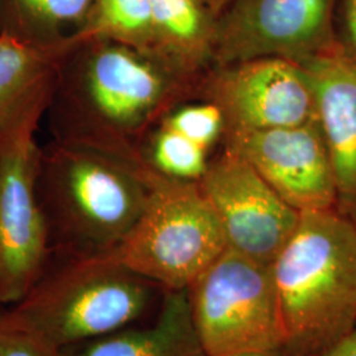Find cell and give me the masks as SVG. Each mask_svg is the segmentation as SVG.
<instances>
[{
	"mask_svg": "<svg viewBox=\"0 0 356 356\" xmlns=\"http://www.w3.org/2000/svg\"><path fill=\"white\" fill-rule=\"evenodd\" d=\"M344 216H350L356 223V201L354 202V204L348 209V211L344 213Z\"/></svg>",
	"mask_w": 356,
	"mask_h": 356,
	"instance_id": "24",
	"label": "cell"
},
{
	"mask_svg": "<svg viewBox=\"0 0 356 356\" xmlns=\"http://www.w3.org/2000/svg\"><path fill=\"white\" fill-rule=\"evenodd\" d=\"M335 0H232L216 19L219 66L276 57L302 64L332 47Z\"/></svg>",
	"mask_w": 356,
	"mask_h": 356,
	"instance_id": "7",
	"label": "cell"
},
{
	"mask_svg": "<svg viewBox=\"0 0 356 356\" xmlns=\"http://www.w3.org/2000/svg\"><path fill=\"white\" fill-rule=\"evenodd\" d=\"M241 154L281 198L300 213L337 209L338 186L318 122L229 134Z\"/></svg>",
	"mask_w": 356,
	"mask_h": 356,
	"instance_id": "11",
	"label": "cell"
},
{
	"mask_svg": "<svg viewBox=\"0 0 356 356\" xmlns=\"http://www.w3.org/2000/svg\"><path fill=\"white\" fill-rule=\"evenodd\" d=\"M61 356H207L191 321L186 291L166 292L149 323L115 331Z\"/></svg>",
	"mask_w": 356,
	"mask_h": 356,
	"instance_id": "14",
	"label": "cell"
},
{
	"mask_svg": "<svg viewBox=\"0 0 356 356\" xmlns=\"http://www.w3.org/2000/svg\"><path fill=\"white\" fill-rule=\"evenodd\" d=\"M36 185L51 254L69 256L113 252L140 218L149 191L135 163L53 139L40 147Z\"/></svg>",
	"mask_w": 356,
	"mask_h": 356,
	"instance_id": "4",
	"label": "cell"
},
{
	"mask_svg": "<svg viewBox=\"0 0 356 356\" xmlns=\"http://www.w3.org/2000/svg\"><path fill=\"white\" fill-rule=\"evenodd\" d=\"M134 161L143 172L194 182L204 177L209 168L207 149L157 120L143 136Z\"/></svg>",
	"mask_w": 356,
	"mask_h": 356,
	"instance_id": "17",
	"label": "cell"
},
{
	"mask_svg": "<svg viewBox=\"0 0 356 356\" xmlns=\"http://www.w3.org/2000/svg\"><path fill=\"white\" fill-rule=\"evenodd\" d=\"M281 356H319L356 330V223L338 209L301 213L270 264Z\"/></svg>",
	"mask_w": 356,
	"mask_h": 356,
	"instance_id": "2",
	"label": "cell"
},
{
	"mask_svg": "<svg viewBox=\"0 0 356 356\" xmlns=\"http://www.w3.org/2000/svg\"><path fill=\"white\" fill-rule=\"evenodd\" d=\"M0 356H61L32 332L13 326L0 316Z\"/></svg>",
	"mask_w": 356,
	"mask_h": 356,
	"instance_id": "20",
	"label": "cell"
},
{
	"mask_svg": "<svg viewBox=\"0 0 356 356\" xmlns=\"http://www.w3.org/2000/svg\"><path fill=\"white\" fill-rule=\"evenodd\" d=\"M60 51L0 33V151L38 131L51 102Z\"/></svg>",
	"mask_w": 356,
	"mask_h": 356,
	"instance_id": "13",
	"label": "cell"
},
{
	"mask_svg": "<svg viewBox=\"0 0 356 356\" xmlns=\"http://www.w3.org/2000/svg\"><path fill=\"white\" fill-rule=\"evenodd\" d=\"M209 94L222 110L229 134L317 120L314 94L304 67L285 58L266 57L220 66Z\"/></svg>",
	"mask_w": 356,
	"mask_h": 356,
	"instance_id": "10",
	"label": "cell"
},
{
	"mask_svg": "<svg viewBox=\"0 0 356 356\" xmlns=\"http://www.w3.org/2000/svg\"><path fill=\"white\" fill-rule=\"evenodd\" d=\"M94 0H0V33L61 51L85 24Z\"/></svg>",
	"mask_w": 356,
	"mask_h": 356,
	"instance_id": "16",
	"label": "cell"
},
{
	"mask_svg": "<svg viewBox=\"0 0 356 356\" xmlns=\"http://www.w3.org/2000/svg\"><path fill=\"white\" fill-rule=\"evenodd\" d=\"M40 144L29 132L0 151V297L4 306L26 296L51 256L38 194Z\"/></svg>",
	"mask_w": 356,
	"mask_h": 356,
	"instance_id": "8",
	"label": "cell"
},
{
	"mask_svg": "<svg viewBox=\"0 0 356 356\" xmlns=\"http://www.w3.org/2000/svg\"><path fill=\"white\" fill-rule=\"evenodd\" d=\"M4 309H6V306H4V304H3V301H1V297H0V316L3 314Z\"/></svg>",
	"mask_w": 356,
	"mask_h": 356,
	"instance_id": "25",
	"label": "cell"
},
{
	"mask_svg": "<svg viewBox=\"0 0 356 356\" xmlns=\"http://www.w3.org/2000/svg\"><path fill=\"white\" fill-rule=\"evenodd\" d=\"M319 356H356V330Z\"/></svg>",
	"mask_w": 356,
	"mask_h": 356,
	"instance_id": "22",
	"label": "cell"
},
{
	"mask_svg": "<svg viewBox=\"0 0 356 356\" xmlns=\"http://www.w3.org/2000/svg\"><path fill=\"white\" fill-rule=\"evenodd\" d=\"M157 122L172 128L207 151L216 144L220 134L226 131L223 113L214 102L185 106L169 113L166 110Z\"/></svg>",
	"mask_w": 356,
	"mask_h": 356,
	"instance_id": "19",
	"label": "cell"
},
{
	"mask_svg": "<svg viewBox=\"0 0 356 356\" xmlns=\"http://www.w3.org/2000/svg\"><path fill=\"white\" fill-rule=\"evenodd\" d=\"M76 40H107L149 53L152 0H94L85 24L72 41Z\"/></svg>",
	"mask_w": 356,
	"mask_h": 356,
	"instance_id": "18",
	"label": "cell"
},
{
	"mask_svg": "<svg viewBox=\"0 0 356 356\" xmlns=\"http://www.w3.org/2000/svg\"><path fill=\"white\" fill-rule=\"evenodd\" d=\"M216 17L204 0H152L149 54L177 76L214 58Z\"/></svg>",
	"mask_w": 356,
	"mask_h": 356,
	"instance_id": "15",
	"label": "cell"
},
{
	"mask_svg": "<svg viewBox=\"0 0 356 356\" xmlns=\"http://www.w3.org/2000/svg\"><path fill=\"white\" fill-rule=\"evenodd\" d=\"M338 41L356 56V0H343L341 38Z\"/></svg>",
	"mask_w": 356,
	"mask_h": 356,
	"instance_id": "21",
	"label": "cell"
},
{
	"mask_svg": "<svg viewBox=\"0 0 356 356\" xmlns=\"http://www.w3.org/2000/svg\"><path fill=\"white\" fill-rule=\"evenodd\" d=\"M143 175L144 210L108 254L165 292L186 291L227 248L223 231L198 182Z\"/></svg>",
	"mask_w": 356,
	"mask_h": 356,
	"instance_id": "5",
	"label": "cell"
},
{
	"mask_svg": "<svg viewBox=\"0 0 356 356\" xmlns=\"http://www.w3.org/2000/svg\"><path fill=\"white\" fill-rule=\"evenodd\" d=\"M300 65L312 83L337 178V209L344 214L356 201V56L337 41Z\"/></svg>",
	"mask_w": 356,
	"mask_h": 356,
	"instance_id": "12",
	"label": "cell"
},
{
	"mask_svg": "<svg viewBox=\"0 0 356 356\" xmlns=\"http://www.w3.org/2000/svg\"><path fill=\"white\" fill-rule=\"evenodd\" d=\"M231 1L232 0H204V3L207 4V7L210 8V11L213 13L216 19L219 17L220 13H223L229 7Z\"/></svg>",
	"mask_w": 356,
	"mask_h": 356,
	"instance_id": "23",
	"label": "cell"
},
{
	"mask_svg": "<svg viewBox=\"0 0 356 356\" xmlns=\"http://www.w3.org/2000/svg\"><path fill=\"white\" fill-rule=\"evenodd\" d=\"M207 356H281L282 325L270 266L226 248L186 289Z\"/></svg>",
	"mask_w": 356,
	"mask_h": 356,
	"instance_id": "6",
	"label": "cell"
},
{
	"mask_svg": "<svg viewBox=\"0 0 356 356\" xmlns=\"http://www.w3.org/2000/svg\"><path fill=\"white\" fill-rule=\"evenodd\" d=\"M165 291L110 254L51 259L23 298L3 312L60 353L152 319Z\"/></svg>",
	"mask_w": 356,
	"mask_h": 356,
	"instance_id": "3",
	"label": "cell"
},
{
	"mask_svg": "<svg viewBox=\"0 0 356 356\" xmlns=\"http://www.w3.org/2000/svg\"><path fill=\"white\" fill-rule=\"evenodd\" d=\"M198 184L219 220L227 248L270 266L292 236L301 213L229 148L209 164Z\"/></svg>",
	"mask_w": 356,
	"mask_h": 356,
	"instance_id": "9",
	"label": "cell"
},
{
	"mask_svg": "<svg viewBox=\"0 0 356 356\" xmlns=\"http://www.w3.org/2000/svg\"><path fill=\"white\" fill-rule=\"evenodd\" d=\"M177 79L136 48L107 40L72 41L58 54L45 114L51 139L134 161L143 136L168 110Z\"/></svg>",
	"mask_w": 356,
	"mask_h": 356,
	"instance_id": "1",
	"label": "cell"
}]
</instances>
